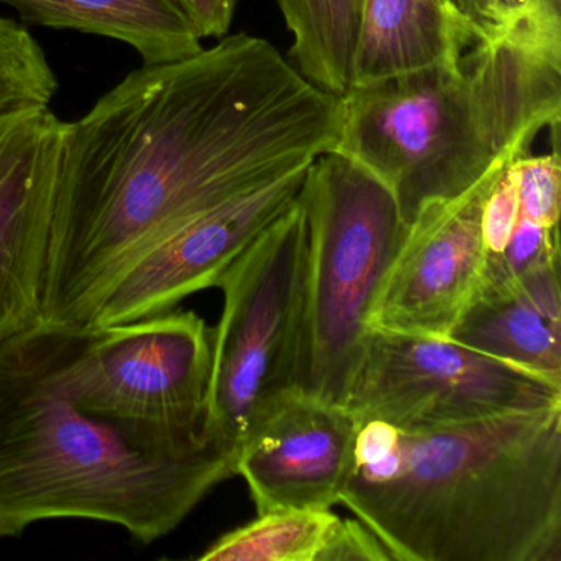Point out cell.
Here are the masks:
<instances>
[{
    "instance_id": "9c48e42d",
    "label": "cell",
    "mask_w": 561,
    "mask_h": 561,
    "mask_svg": "<svg viewBox=\"0 0 561 561\" xmlns=\"http://www.w3.org/2000/svg\"><path fill=\"white\" fill-rule=\"evenodd\" d=\"M307 170L229 199L153 242L114 280L90 327L165 313L190 295L218 287L239 255L297 199Z\"/></svg>"
},
{
    "instance_id": "ffe728a7",
    "label": "cell",
    "mask_w": 561,
    "mask_h": 561,
    "mask_svg": "<svg viewBox=\"0 0 561 561\" xmlns=\"http://www.w3.org/2000/svg\"><path fill=\"white\" fill-rule=\"evenodd\" d=\"M518 221V196L508 165L495 182L482 208V236L485 245V268L504 254Z\"/></svg>"
},
{
    "instance_id": "6da1fadb",
    "label": "cell",
    "mask_w": 561,
    "mask_h": 561,
    "mask_svg": "<svg viewBox=\"0 0 561 561\" xmlns=\"http://www.w3.org/2000/svg\"><path fill=\"white\" fill-rule=\"evenodd\" d=\"M341 124V98L254 35L127 75L67 124L38 318L90 327L153 242L308 169L336 149Z\"/></svg>"
},
{
    "instance_id": "8992f818",
    "label": "cell",
    "mask_w": 561,
    "mask_h": 561,
    "mask_svg": "<svg viewBox=\"0 0 561 561\" xmlns=\"http://www.w3.org/2000/svg\"><path fill=\"white\" fill-rule=\"evenodd\" d=\"M305 251L307 218L297 196L219 280L225 307L211 330L208 425L236 455L294 390Z\"/></svg>"
},
{
    "instance_id": "52a82bcc",
    "label": "cell",
    "mask_w": 561,
    "mask_h": 561,
    "mask_svg": "<svg viewBox=\"0 0 561 561\" xmlns=\"http://www.w3.org/2000/svg\"><path fill=\"white\" fill-rule=\"evenodd\" d=\"M343 405L425 432L561 405V386L449 337L370 328Z\"/></svg>"
},
{
    "instance_id": "5b68a950",
    "label": "cell",
    "mask_w": 561,
    "mask_h": 561,
    "mask_svg": "<svg viewBox=\"0 0 561 561\" xmlns=\"http://www.w3.org/2000/svg\"><path fill=\"white\" fill-rule=\"evenodd\" d=\"M298 198L307 251L294 390L343 405L409 226L389 190L336 152L308 167Z\"/></svg>"
},
{
    "instance_id": "cb8c5ba5",
    "label": "cell",
    "mask_w": 561,
    "mask_h": 561,
    "mask_svg": "<svg viewBox=\"0 0 561 561\" xmlns=\"http://www.w3.org/2000/svg\"><path fill=\"white\" fill-rule=\"evenodd\" d=\"M459 11L476 28L478 41H484L491 32L492 0H455Z\"/></svg>"
},
{
    "instance_id": "7402d4cb",
    "label": "cell",
    "mask_w": 561,
    "mask_h": 561,
    "mask_svg": "<svg viewBox=\"0 0 561 561\" xmlns=\"http://www.w3.org/2000/svg\"><path fill=\"white\" fill-rule=\"evenodd\" d=\"M239 2L241 0H176L203 41L228 35Z\"/></svg>"
},
{
    "instance_id": "8fae6325",
    "label": "cell",
    "mask_w": 561,
    "mask_h": 561,
    "mask_svg": "<svg viewBox=\"0 0 561 561\" xmlns=\"http://www.w3.org/2000/svg\"><path fill=\"white\" fill-rule=\"evenodd\" d=\"M67 124L50 107L0 116V334L38 318Z\"/></svg>"
},
{
    "instance_id": "603a6c76",
    "label": "cell",
    "mask_w": 561,
    "mask_h": 561,
    "mask_svg": "<svg viewBox=\"0 0 561 561\" xmlns=\"http://www.w3.org/2000/svg\"><path fill=\"white\" fill-rule=\"evenodd\" d=\"M535 0H492L491 32L489 41L502 37L507 34L530 9Z\"/></svg>"
},
{
    "instance_id": "7a4b0ae2",
    "label": "cell",
    "mask_w": 561,
    "mask_h": 561,
    "mask_svg": "<svg viewBox=\"0 0 561 561\" xmlns=\"http://www.w3.org/2000/svg\"><path fill=\"white\" fill-rule=\"evenodd\" d=\"M238 455L209 428L127 420L88 405L65 367L64 324L0 334V537L83 518L142 543L175 530Z\"/></svg>"
},
{
    "instance_id": "44dd1931",
    "label": "cell",
    "mask_w": 561,
    "mask_h": 561,
    "mask_svg": "<svg viewBox=\"0 0 561 561\" xmlns=\"http://www.w3.org/2000/svg\"><path fill=\"white\" fill-rule=\"evenodd\" d=\"M386 545L360 520L340 518L318 561H389Z\"/></svg>"
},
{
    "instance_id": "ba28073f",
    "label": "cell",
    "mask_w": 561,
    "mask_h": 561,
    "mask_svg": "<svg viewBox=\"0 0 561 561\" xmlns=\"http://www.w3.org/2000/svg\"><path fill=\"white\" fill-rule=\"evenodd\" d=\"M65 367L93 409L127 420L209 428L211 330L192 311L114 327L64 324Z\"/></svg>"
},
{
    "instance_id": "277c9868",
    "label": "cell",
    "mask_w": 561,
    "mask_h": 561,
    "mask_svg": "<svg viewBox=\"0 0 561 561\" xmlns=\"http://www.w3.org/2000/svg\"><path fill=\"white\" fill-rule=\"evenodd\" d=\"M333 152L379 180L407 226L558 134L561 64L507 38L478 42L458 67L351 88Z\"/></svg>"
},
{
    "instance_id": "7c38bea8",
    "label": "cell",
    "mask_w": 561,
    "mask_h": 561,
    "mask_svg": "<svg viewBox=\"0 0 561 561\" xmlns=\"http://www.w3.org/2000/svg\"><path fill=\"white\" fill-rule=\"evenodd\" d=\"M356 432L346 407L285 393L239 449L236 468L257 514L331 511L353 462Z\"/></svg>"
},
{
    "instance_id": "2e32d148",
    "label": "cell",
    "mask_w": 561,
    "mask_h": 561,
    "mask_svg": "<svg viewBox=\"0 0 561 561\" xmlns=\"http://www.w3.org/2000/svg\"><path fill=\"white\" fill-rule=\"evenodd\" d=\"M294 37L290 64L327 93L343 98L351 87V61L364 0H277Z\"/></svg>"
},
{
    "instance_id": "3957f363",
    "label": "cell",
    "mask_w": 561,
    "mask_h": 561,
    "mask_svg": "<svg viewBox=\"0 0 561 561\" xmlns=\"http://www.w3.org/2000/svg\"><path fill=\"white\" fill-rule=\"evenodd\" d=\"M356 422L337 504L393 560H561V405L425 432Z\"/></svg>"
},
{
    "instance_id": "ac0fdd59",
    "label": "cell",
    "mask_w": 561,
    "mask_h": 561,
    "mask_svg": "<svg viewBox=\"0 0 561 561\" xmlns=\"http://www.w3.org/2000/svg\"><path fill=\"white\" fill-rule=\"evenodd\" d=\"M58 78L34 35L12 19L0 18V116L50 107Z\"/></svg>"
},
{
    "instance_id": "e0dca14e",
    "label": "cell",
    "mask_w": 561,
    "mask_h": 561,
    "mask_svg": "<svg viewBox=\"0 0 561 561\" xmlns=\"http://www.w3.org/2000/svg\"><path fill=\"white\" fill-rule=\"evenodd\" d=\"M341 517L331 511H271L222 535L202 561H318Z\"/></svg>"
},
{
    "instance_id": "d6986e66",
    "label": "cell",
    "mask_w": 561,
    "mask_h": 561,
    "mask_svg": "<svg viewBox=\"0 0 561 561\" xmlns=\"http://www.w3.org/2000/svg\"><path fill=\"white\" fill-rule=\"evenodd\" d=\"M517 186L522 218L545 229L560 221L561 167L557 147L547 156H522L508 163Z\"/></svg>"
},
{
    "instance_id": "9a60e30c",
    "label": "cell",
    "mask_w": 561,
    "mask_h": 561,
    "mask_svg": "<svg viewBox=\"0 0 561 561\" xmlns=\"http://www.w3.org/2000/svg\"><path fill=\"white\" fill-rule=\"evenodd\" d=\"M22 21L57 31H77L123 42L144 65L195 57L203 38L176 0H0Z\"/></svg>"
},
{
    "instance_id": "4fadbf2b",
    "label": "cell",
    "mask_w": 561,
    "mask_h": 561,
    "mask_svg": "<svg viewBox=\"0 0 561 561\" xmlns=\"http://www.w3.org/2000/svg\"><path fill=\"white\" fill-rule=\"evenodd\" d=\"M448 337L561 386L560 257L479 288Z\"/></svg>"
},
{
    "instance_id": "30bf717a",
    "label": "cell",
    "mask_w": 561,
    "mask_h": 561,
    "mask_svg": "<svg viewBox=\"0 0 561 561\" xmlns=\"http://www.w3.org/2000/svg\"><path fill=\"white\" fill-rule=\"evenodd\" d=\"M508 163L462 195L426 205L410 222L374 301L369 328L449 336L481 288L485 272L482 208Z\"/></svg>"
},
{
    "instance_id": "5bb4252c",
    "label": "cell",
    "mask_w": 561,
    "mask_h": 561,
    "mask_svg": "<svg viewBox=\"0 0 561 561\" xmlns=\"http://www.w3.org/2000/svg\"><path fill=\"white\" fill-rule=\"evenodd\" d=\"M474 44L476 28L455 0H364L350 90L451 70Z\"/></svg>"
}]
</instances>
